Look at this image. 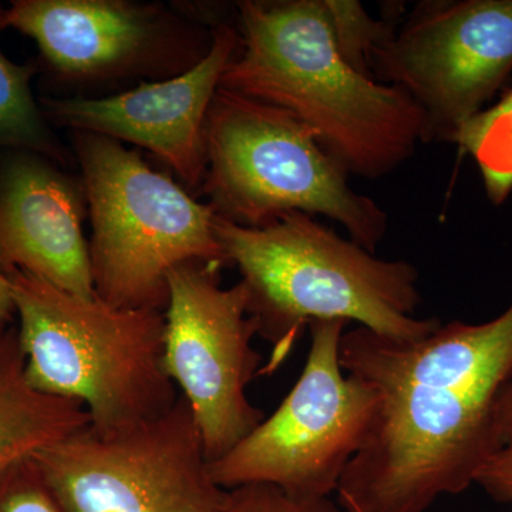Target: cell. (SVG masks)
Masks as SVG:
<instances>
[{"label":"cell","instance_id":"ba28073f","mask_svg":"<svg viewBox=\"0 0 512 512\" xmlns=\"http://www.w3.org/2000/svg\"><path fill=\"white\" fill-rule=\"evenodd\" d=\"M70 512H227L184 397L126 429L87 427L32 456Z\"/></svg>","mask_w":512,"mask_h":512},{"label":"cell","instance_id":"5b68a950","mask_svg":"<svg viewBox=\"0 0 512 512\" xmlns=\"http://www.w3.org/2000/svg\"><path fill=\"white\" fill-rule=\"evenodd\" d=\"M204 140L202 187L218 217L259 228L292 212L322 215L372 252L386 237V211L353 190L348 171L288 111L220 87Z\"/></svg>","mask_w":512,"mask_h":512},{"label":"cell","instance_id":"6da1fadb","mask_svg":"<svg viewBox=\"0 0 512 512\" xmlns=\"http://www.w3.org/2000/svg\"><path fill=\"white\" fill-rule=\"evenodd\" d=\"M340 365L382 397L346 480L377 512H426L463 493L497 453L493 407L512 377V302L490 322L440 323L417 342L355 326Z\"/></svg>","mask_w":512,"mask_h":512},{"label":"cell","instance_id":"8992f818","mask_svg":"<svg viewBox=\"0 0 512 512\" xmlns=\"http://www.w3.org/2000/svg\"><path fill=\"white\" fill-rule=\"evenodd\" d=\"M93 237L94 288L104 302L164 312L168 275L190 262L224 265L210 204H201L134 151L74 131Z\"/></svg>","mask_w":512,"mask_h":512},{"label":"cell","instance_id":"9c48e42d","mask_svg":"<svg viewBox=\"0 0 512 512\" xmlns=\"http://www.w3.org/2000/svg\"><path fill=\"white\" fill-rule=\"evenodd\" d=\"M377 82L409 94L427 143L456 144L512 73V0L421 2L375 47Z\"/></svg>","mask_w":512,"mask_h":512},{"label":"cell","instance_id":"e0dca14e","mask_svg":"<svg viewBox=\"0 0 512 512\" xmlns=\"http://www.w3.org/2000/svg\"><path fill=\"white\" fill-rule=\"evenodd\" d=\"M326 3L340 53L356 70L373 77L370 72L373 50L392 26L373 19L359 2L326 0Z\"/></svg>","mask_w":512,"mask_h":512},{"label":"cell","instance_id":"44dd1931","mask_svg":"<svg viewBox=\"0 0 512 512\" xmlns=\"http://www.w3.org/2000/svg\"><path fill=\"white\" fill-rule=\"evenodd\" d=\"M493 433L498 448L512 443V377L495 399Z\"/></svg>","mask_w":512,"mask_h":512},{"label":"cell","instance_id":"3957f363","mask_svg":"<svg viewBox=\"0 0 512 512\" xmlns=\"http://www.w3.org/2000/svg\"><path fill=\"white\" fill-rule=\"evenodd\" d=\"M225 262L237 266L256 332L271 346L262 373L279 369L303 330L355 323L396 342H417L440 320L420 318L419 271L383 259L302 212L252 228L215 217Z\"/></svg>","mask_w":512,"mask_h":512},{"label":"cell","instance_id":"d6986e66","mask_svg":"<svg viewBox=\"0 0 512 512\" xmlns=\"http://www.w3.org/2000/svg\"><path fill=\"white\" fill-rule=\"evenodd\" d=\"M227 512H343L330 498L302 497L264 484L228 490Z\"/></svg>","mask_w":512,"mask_h":512},{"label":"cell","instance_id":"ffe728a7","mask_svg":"<svg viewBox=\"0 0 512 512\" xmlns=\"http://www.w3.org/2000/svg\"><path fill=\"white\" fill-rule=\"evenodd\" d=\"M474 484L480 485L498 503L512 504V443L485 461Z\"/></svg>","mask_w":512,"mask_h":512},{"label":"cell","instance_id":"5bb4252c","mask_svg":"<svg viewBox=\"0 0 512 512\" xmlns=\"http://www.w3.org/2000/svg\"><path fill=\"white\" fill-rule=\"evenodd\" d=\"M90 424L82 404L29 383L18 332L10 329L0 339V473Z\"/></svg>","mask_w":512,"mask_h":512},{"label":"cell","instance_id":"7a4b0ae2","mask_svg":"<svg viewBox=\"0 0 512 512\" xmlns=\"http://www.w3.org/2000/svg\"><path fill=\"white\" fill-rule=\"evenodd\" d=\"M238 49L220 87L288 111L348 174L377 180L427 143L409 94L340 53L326 0L241 2Z\"/></svg>","mask_w":512,"mask_h":512},{"label":"cell","instance_id":"4fadbf2b","mask_svg":"<svg viewBox=\"0 0 512 512\" xmlns=\"http://www.w3.org/2000/svg\"><path fill=\"white\" fill-rule=\"evenodd\" d=\"M32 37L57 73L103 79L126 72L156 49L163 35L158 9L123 0H15L0 29Z\"/></svg>","mask_w":512,"mask_h":512},{"label":"cell","instance_id":"ac0fdd59","mask_svg":"<svg viewBox=\"0 0 512 512\" xmlns=\"http://www.w3.org/2000/svg\"><path fill=\"white\" fill-rule=\"evenodd\" d=\"M0 512H70L52 490L33 457L0 473Z\"/></svg>","mask_w":512,"mask_h":512},{"label":"cell","instance_id":"9a60e30c","mask_svg":"<svg viewBox=\"0 0 512 512\" xmlns=\"http://www.w3.org/2000/svg\"><path fill=\"white\" fill-rule=\"evenodd\" d=\"M33 74L32 64L13 63L0 52V148L62 160L59 144L46 126L45 114L33 99Z\"/></svg>","mask_w":512,"mask_h":512},{"label":"cell","instance_id":"8fae6325","mask_svg":"<svg viewBox=\"0 0 512 512\" xmlns=\"http://www.w3.org/2000/svg\"><path fill=\"white\" fill-rule=\"evenodd\" d=\"M238 32L220 28L200 62L164 82L144 83L101 99L46 100L43 114L59 126L147 148L190 187L207 170L205 123L222 73L238 49Z\"/></svg>","mask_w":512,"mask_h":512},{"label":"cell","instance_id":"7c38bea8","mask_svg":"<svg viewBox=\"0 0 512 512\" xmlns=\"http://www.w3.org/2000/svg\"><path fill=\"white\" fill-rule=\"evenodd\" d=\"M83 185L49 158L12 151L0 167V266L82 298H96L83 235Z\"/></svg>","mask_w":512,"mask_h":512},{"label":"cell","instance_id":"30bf717a","mask_svg":"<svg viewBox=\"0 0 512 512\" xmlns=\"http://www.w3.org/2000/svg\"><path fill=\"white\" fill-rule=\"evenodd\" d=\"M222 265L190 262L168 275L164 367L190 407L208 461L224 457L265 419L248 397L261 375L255 320L241 281L221 285Z\"/></svg>","mask_w":512,"mask_h":512},{"label":"cell","instance_id":"7402d4cb","mask_svg":"<svg viewBox=\"0 0 512 512\" xmlns=\"http://www.w3.org/2000/svg\"><path fill=\"white\" fill-rule=\"evenodd\" d=\"M15 316L12 286H10L8 275L0 266V339L13 328L12 322Z\"/></svg>","mask_w":512,"mask_h":512},{"label":"cell","instance_id":"2e32d148","mask_svg":"<svg viewBox=\"0 0 512 512\" xmlns=\"http://www.w3.org/2000/svg\"><path fill=\"white\" fill-rule=\"evenodd\" d=\"M456 144L476 161L491 204L503 205L512 194V87L468 121Z\"/></svg>","mask_w":512,"mask_h":512},{"label":"cell","instance_id":"52a82bcc","mask_svg":"<svg viewBox=\"0 0 512 512\" xmlns=\"http://www.w3.org/2000/svg\"><path fill=\"white\" fill-rule=\"evenodd\" d=\"M346 323H315L298 382L278 409L224 457L210 463L224 490L264 484L302 497L330 498L360 453L382 397L340 365Z\"/></svg>","mask_w":512,"mask_h":512},{"label":"cell","instance_id":"277c9868","mask_svg":"<svg viewBox=\"0 0 512 512\" xmlns=\"http://www.w3.org/2000/svg\"><path fill=\"white\" fill-rule=\"evenodd\" d=\"M29 383L82 404L110 433L167 412L178 399L164 367V312L116 308L9 271Z\"/></svg>","mask_w":512,"mask_h":512}]
</instances>
